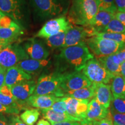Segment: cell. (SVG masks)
Instances as JSON below:
<instances>
[{"label":"cell","mask_w":125,"mask_h":125,"mask_svg":"<svg viewBox=\"0 0 125 125\" xmlns=\"http://www.w3.org/2000/svg\"><path fill=\"white\" fill-rule=\"evenodd\" d=\"M114 123L121 125H125V114H119L110 111Z\"/></svg>","instance_id":"cell-33"},{"label":"cell","mask_w":125,"mask_h":125,"mask_svg":"<svg viewBox=\"0 0 125 125\" xmlns=\"http://www.w3.org/2000/svg\"><path fill=\"white\" fill-rule=\"evenodd\" d=\"M59 97L53 95H32L27 101V104L37 109L50 108Z\"/></svg>","instance_id":"cell-21"},{"label":"cell","mask_w":125,"mask_h":125,"mask_svg":"<svg viewBox=\"0 0 125 125\" xmlns=\"http://www.w3.org/2000/svg\"><path fill=\"white\" fill-rule=\"evenodd\" d=\"M114 18L115 16L113 13L107 11L98 10L87 27H90L93 29L94 32H98L100 30L103 31L104 28L106 27Z\"/></svg>","instance_id":"cell-19"},{"label":"cell","mask_w":125,"mask_h":125,"mask_svg":"<svg viewBox=\"0 0 125 125\" xmlns=\"http://www.w3.org/2000/svg\"><path fill=\"white\" fill-rule=\"evenodd\" d=\"M30 57L22 45L14 42L6 46L0 52V71L6 73L9 68Z\"/></svg>","instance_id":"cell-6"},{"label":"cell","mask_w":125,"mask_h":125,"mask_svg":"<svg viewBox=\"0 0 125 125\" xmlns=\"http://www.w3.org/2000/svg\"><path fill=\"white\" fill-rule=\"evenodd\" d=\"M20 111V109L15 108L6 107L0 103V114H18Z\"/></svg>","instance_id":"cell-34"},{"label":"cell","mask_w":125,"mask_h":125,"mask_svg":"<svg viewBox=\"0 0 125 125\" xmlns=\"http://www.w3.org/2000/svg\"><path fill=\"white\" fill-rule=\"evenodd\" d=\"M32 76L18 67L14 66L7 70L5 76V85L11 88L23 81L31 80Z\"/></svg>","instance_id":"cell-17"},{"label":"cell","mask_w":125,"mask_h":125,"mask_svg":"<svg viewBox=\"0 0 125 125\" xmlns=\"http://www.w3.org/2000/svg\"><path fill=\"white\" fill-rule=\"evenodd\" d=\"M42 116L46 121H49L51 125L56 123L64 122H79L82 120L79 118H75L70 115L67 112L65 113H59L53 111L52 109L48 108L41 109Z\"/></svg>","instance_id":"cell-20"},{"label":"cell","mask_w":125,"mask_h":125,"mask_svg":"<svg viewBox=\"0 0 125 125\" xmlns=\"http://www.w3.org/2000/svg\"><path fill=\"white\" fill-rule=\"evenodd\" d=\"M98 61L114 76L120 75L121 65L116 64L112 60L111 55L98 57Z\"/></svg>","instance_id":"cell-25"},{"label":"cell","mask_w":125,"mask_h":125,"mask_svg":"<svg viewBox=\"0 0 125 125\" xmlns=\"http://www.w3.org/2000/svg\"><path fill=\"white\" fill-rule=\"evenodd\" d=\"M92 125H114V122L112 120L111 114H109L108 116L105 119L99 121H96L92 122Z\"/></svg>","instance_id":"cell-35"},{"label":"cell","mask_w":125,"mask_h":125,"mask_svg":"<svg viewBox=\"0 0 125 125\" xmlns=\"http://www.w3.org/2000/svg\"><path fill=\"white\" fill-rule=\"evenodd\" d=\"M59 57L74 67L76 71H80L89 60L94 58V56L90 53L85 43L63 48Z\"/></svg>","instance_id":"cell-3"},{"label":"cell","mask_w":125,"mask_h":125,"mask_svg":"<svg viewBox=\"0 0 125 125\" xmlns=\"http://www.w3.org/2000/svg\"><path fill=\"white\" fill-rule=\"evenodd\" d=\"M123 98H124V99L125 100V92L124 94H123Z\"/></svg>","instance_id":"cell-46"},{"label":"cell","mask_w":125,"mask_h":125,"mask_svg":"<svg viewBox=\"0 0 125 125\" xmlns=\"http://www.w3.org/2000/svg\"><path fill=\"white\" fill-rule=\"evenodd\" d=\"M70 23L64 17L52 19L45 23L35 37L46 39L59 32L66 31Z\"/></svg>","instance_id":"cell-11"},{"label":"cell","mask_w":125,"mask_h":125,"mask_svg":"<svg viewBox=\"0 0 125 125\" xmlns=\"http://www.w3.org/2000/svg\"><path fill=\"white\" fill-rule=\"evenodd\" d=\"M110 111L119 114H125V100L123 97H112Z\"/></svg>","instance_id":"cell-31"},{"label":"cell","mask_w":125,"mask_h":125,"mask_svg":"<svg viewBox=\"0 0 125 125\" xmlns=\"http://www.w3.org/2000/svg\"><path fill=\"white\" fill-rule=\"evenodd\" d=\"M102 32H112V33H125V26L114 18L111 20L110 22L106 27L104 28Z\"/></svg>","instance_id":"cell-29"},{"label":"cell","mask_w":125,"mask_h":125,"mask_svg":"<svg viewBox=\"0 0 125 125\" xmlns=\"http://www.w3.org/2000/svg\"><path fill=\"white\" fill-rule=\"evenodd\" d=\"M85 43L98 57L112 55L119 51L124 45L114 41L93 36L86 39Z\"/></svg>","instance_id":"cell-8"},{"label":"cell","mask_w":125,"mask_h":125,"mask_svg":"<svg viewBox=\"0 0 125 125\" xmlns=\"http://www.w3.org/2000/svg\"><path fill=\"white\" fill-rule=\"evenodd\" d=\"M81 125H92V122H90L87 121L86 120H85V119L82 120L81 122Z\"/></svg>","instance_id":"cell-44"},{"label":"cell","mask_w":125,"mask_h":125,"mask_svg":"<svg viewBox=\"0 0 125 125\" xmlns=\"http://www.w3.org/2000/svg\"><path fill=\"white\" fill-rule=\"evenodd\" d=\"M54 111L59 113H65L66 112V106L65 103V97H59L52 106L50 108Z\"/></svg>","instance_id":"cell-32"},{"label":"cell","mask_w":125,"mask_h":125,"mask_svg":"<svg viewBox=\"0 0 125 125\" xmlns=\"http://www.w3.org/2000/svg\"><path fill=\"white\" fill-rule=\"evenodd\" d=\"M98 10L109 12L115 14L118 11L115 0H96Z\"/></svg>","instance_id":"cell-30"},{"label":"cell","mask_w":125,"mask_h":125,"mask_svg":"<svg viewBox=\"0 0 125 125\" xmlns=\"http://www.w3.org/2000/svg\"><path fill=\"white\" fill-rule=\"evenodd\" d=\"M66 31L59 32L56 35L51 36L49 38L45 39V43L46 46L51 48H63L64 43L65 35Z\"/></svg>","instance_id":"cell-27"},{"label":"cell","mask_w":125,"mask_h":125,"mask_svg":"<svg viewBox=\"0 0 125 125\" xmlns=\"http://www.w3.org/2000/svg\"><path fill=\"white\" fill-rule=\"evenodd\" d=\"M5 73L0 71V88L5 85Z\"/></svg>","instance_id":"cell-41"},{"label":"cell","mask_w":125,"mask_h":125,"mask_svg":"<svg viewBox=\"0 0 125 125\" xmlns=\"http://www.w3.org/2000/svg\"><path fill=\"white\" fill-rule=\"evenodd\" d=\"M64 97H69L78 100H89L94 97V92L92 85L90 86L71 91L65 93Z\"/></svg>","instance_id":"cell-23"},{"label":"cell","mask_w":125,"mask_h":125,"mask_svg":"<svg viewBox=\"0 0 125 125\" xmlns=\"http://www.w3.org/2000/svg\"><path fill=\"white\" fill-rule=\"evenodd\" d=\"M9 120L2 114H0V125H9Z\"/></svg>","instance_id":"cell-40"},{"label":"cell","mask_w":125,"mask_h":125,"mask_svg":"<svg viewBox=\"0 0 125 125\" xmlns=\"http://www.w3.org/2000/svg\"><path fill=\"white\" fill-rule=\"evenodd\" d=\"M40 115V110L37 108L27 109L20 115V119L27 125H34L38 121Z\"/></svg>","instance_id":"cell-26"},{"label":"cell","mask_w":125,"mask_h":125,"mask_svg":"<svg viewBox=\"0 0 125 125\" xmlns=\"http://www.w3.org/2000/svg\"><path fill=\"white\" fill-rule=\"evenodd\" d=\"M22 46L30 58L34 60H45L50 54L45 43L35 38L28 39Z\"/></svg>","instance_id":"cell-13"},{"label":"cell","mask_w":125,"mask_h":125,"mask_svg":"<svg viewBox=\"0 0 125 125\" xmlns=\"http://www.w3.org/2000/svg\"><path fill=\"white\" fill-rule=\"evenodd\" d=\"M98 11L96 0H73L68 21L76 26L87 27Z\"/></svg>","instance_id":"cell-1"},{"label":"cell","mask_w":125,"mask_h":125,"mask_svg":"<svg viewBox=\"0 0 125 125\" xmlns=\"http://www.w3.org/2000/svg\"><path fill=\"white\" fill-rule=\"evenodd\" d=\"M52 125H81V122H64L56 123Z\"/></svg>","instance_id":"cell-39"},{"label":"cell","mask_w":125,"mask_h":125,"mask_svg":"<svg viewBox=\"0 0 125 125\" xmlns=\"http://www.w3.org/2000/svg\"><path fill=\"white\" fill-rule=\"evenodd\" d=\"M0 11L23 29L27 26L29 7L26 0H0Z\"/></svg>","instance_id":"cell-4"},{"label":"cell","mask_w":125,"mask_h":125,"mask_svg":"<svg viewBox=\"0 0 125 125\" xmlns=\"http://www.w3.org/2000/svg\"><path fill=\"white\" fill-rule=\"evenodd\" d=\"M50 63V60H34L32 59H27L19 62L16 66L22 70L25 73L30 75L35 74L43 70Z\"/></svg>","instance_id":"cell-18"},{"label":"cell","mask_w":125,"mask_h":125,"mask_svg":"<svg viewBox=\"0 0 125 125\" xmlns=\"http://www.w3.org/2000/svg\"><path fill=\"white\" fill-rule=\"evenodd\" d=\"M5 46H3V45H0V52H1V51H2V50L3 49V48H5Z\"/></svg>","instance_id":"cell-45"},{"label":"cell","mask_w":125,"mask_h":125,"mask_svg":"<svg viewBox=\"0 0 125 125\" xmlns=\"http://www.w3.org/2000/svg\"><path fill=\"white\" fill-rule=\"evenodd\" d=\"M92 86L94 89L95 99L104 108L108 109L113 97L110 85L101 83H92Z\"/></svg>","instance_id":"cell-16"},{"label":"cell","mask_w":125,"mask_h":125,"mask_svg":"<svg viewBox=\"0 0 125 125\" xmlns=\"http://www.w3.org/2000/svg\"><path fill=\"white\" fill-rule=\"evenodd\" d=\"M92 85V83L82 73L76 71L63 74L60 88L65 94L69 92L90 86Z\"/></svg>","instance_id":"cell-9"},{"label":"cell","mask_w":125,"mask_h":125,"mask_svg":"<svg viewBox=\"0 0 125 125\" xmlns=\"http://www.w3.org/2000/svg\"><path fill=\"white\" fill-rule=\"evenodd\" d=\"M115 18L118 19L125 26V12L117 11L114 14Z\"/></svg>","instance_id":"cell-38"},{"label":"cell","mask_w":125,"mask_h":125,"mask_svg":"<svg viewBox=\"0 0 125 125\" xmlns=\"http://www.w3.org/2000/svg\"><path fill=\"white\" fill-rule=\"evenodd\" d=\"M36 83H37L32 80L25 81L19 83L10 88L12 94L17 103L23 108H24L23 105L27 104L29 98L33 94Z\"/></svg>","instance_id":"cell-12"},{"label":"cell","mask_w":125,"mask_h":125,"mask_svg":"<svg viewBox=\"0 0 125 125\" xmlns=\"http://www.w3.org/2000/svg\"><path fill=\"white\" fill-rule=\"evenodd\" d=\"M36 125H51V124L46 120L44 119H41L40 121H38Z\"/></svg>","instance_id":"cell-43"},{"label":"cell","mask_w":125,"mask_h":125,"mask_svg":"<svg viewBox=\"0 0 125 125\" xmlns=\"http://www.w3.org/2000/svg\"><path fill=\"white\" fill-rule=\"evenodd\" d=\"M114 125H118V124H116V123H114Z\"/></svg>","instance_id":"cell-47"},{"label":"cell","mask_w":125,"mask_h":125,"mask_svg":"<svg viewBox=\"0 0 125 125\" xmlns=\"http://www.w3.org/2000/svg\"><path fill=\"white\" fill-rule=\"evenodd\" d=\"M117 10L125 13V0H115Z\"/></svg>","instance_id":"cell-36"},{"label":"cell","mask_w":125,"mask_h":125,"mask_svg":"<svg viewBox=\"0 0 125 125\" xmlns=\"http://www.w3.org/2000/svg\"><path fill=\"white\" fill-rule=\"evenodd\" d=\"M120 75L122 76L125 80V62L121 64V70H120Z\"/></svg>","instance_id":"cell-42"},{"label":"cell","mask_w":125,"mask_h":125,"mask_svg":"<svg viewBox=\"0 0 125 125\" xmlns=\"http://www.w3.org/2000/svg\"><path fill=\"white\" fill-rule=\"evenodd\" d=\"M9 125H27L20 120L19 117L17 116H12L9 119Z\"/></svg>","instance_id":"cell-37"},{"label":"cell","mask_w":125,"mask_h":125,"mask_svg":"<svg viewBox=\"0 0 125 125\" xmlns=\"http://www.w3.org/2000/svg\"><path fill=\"white\" fill-rule=\"evenodd\" d=\"M34 13L41 20L52 19L67 10V0H29Z\"/></svg>","instance_id":"cell-2"},{"label":"cell","mask_w":125,"mask_h":125,"mask_svg":"<svg viewBox=\"0 0 125 125\" xmlns=\"http://www.w3.org/2000/svg\"><path fill=\"white\" fill-rule=\"evenodd\" d=\"M109 114L110 110L104 108L94 98L88 104L85 120L90 122L99 121L107 118Z\"/></svg>","instance_id":"cell-15"},{"label":"cell","mask_w":125,"mask_h":125,"mask_svg":"<svg viewBox=\"0 0 125 125\" xmlns=\"http://www.w3.org/2000/svg\"><path fill=\"white\" fill-rule=\"evenodd\" d=\"M24 29L16 22L8 27L0 28V45L6 46L16 42L24 34Z\"/></svg>","instance_id":"cell-14"},{"label":"cell","mask_w":125,"mask_h":125,"mask_svg":"<svg viewBox=\"0 0 125 125\" xmlns=\"http://www.w3.org/2000/svg\"><path fill=\"white\" fill-rule=\"evenodd\" d=\"M0 103L6 107L15 108L20 110L23 109L17 103L10 87L5 85L0 88Z\"/></svg>","instance_id":"cell-22"},{"label":"cell","mask_w":125,"mask_h":125,"mask_svg":"<svg viewBox=\"0 0 125 125\" xmlns=\"http://www.w3.org/2000/svg\"><path fill=\"white\" fill-rule=\"evenodd\" d=\"M93 34L94 31L90 27L86 29L83 26H73L70 24L65 32L63 48L85 43L86 39L93 37Z\"/></svg>","instance_id":"cell-10"},{"label":"cell","mask_w":125,"mask_h":125,"mask_svg":"<svg viewBox=\"0 0 125 125\" xmlns=\"http://www.w3.org/2000/svg\"><path fill=\"white\" fill-rule=\"evenodd\" d=\"M110 86L112 96L123 98L125 92V80L121 75H118L112 78Z\"/></svg>","instance_id":"cell-24"},{"label":"cell","mask_w":125,"mask_h":125,"mask_svg":"<svg viewBox=\"0 0 125 125\" xmlns=\"http://www.w3.org/2000/svg\"><path fill=\"white\" fill-rule=\"evenodd\" d=\"M93 36L100 37L102 38L114 41L121 43L122 45L125 44V33H112V32H95Z\"/></svg>","instance_id":"cell-28"},{"label":"cell","mask_w":125,"mask_h":125,"mask_svg":"<svg viewBox=\"0 0 125 125\" xmlns=\"http://www.w3.org/2000/svg\"><path fill=\"white\" fill-rule=\"evenodd\" d=\"M81 73L92 83L107 84L114 76L97 59L89 60L81 70Z\"/></svg>","instance_id":"cell-7"},{"label":"cell","mask_w":125,"mask_h":125,"mask_svg":"<svg viewBox=\"0 0 125 125\" xmlns=\"http://www.w3.org/2000/svg\"><path fill=\"white\" fill-rule=\"evenodd\" d=\"M62 75L58 72L48 74H43L38 78L35 89L32 95H53L57 97L64 96L60 88Z\"/></svg>","instance_id":"cell-5"}]
</instances>
